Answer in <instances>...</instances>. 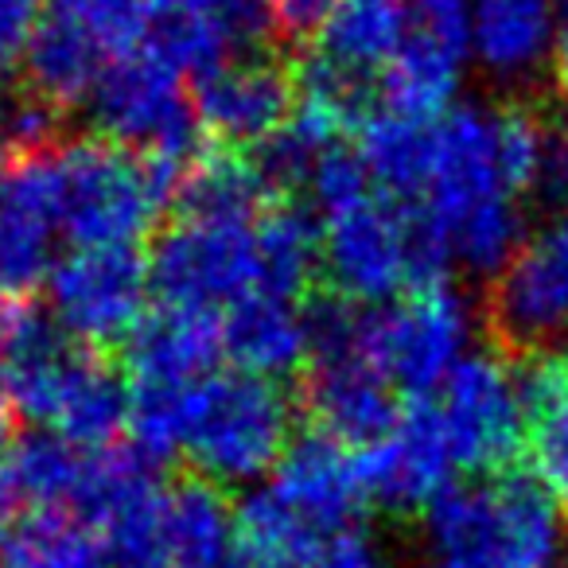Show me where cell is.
Returning a JSON list of instances; mask_svg holds the SVG:
<instances>
[{
    "label": "cell",
    "instance_id": "obj_1",
    "mask_svg": "<svg viewBox=\"0 0 568 568\" xmlns=\"http://www.w3.org/2000/svg\"><path fill=\"white\" fill-rule=\"evenodd\" d=\"M417 203H425L467 268L498 273L521 250L518 195L506 187L490 113L464 105L436 121L433 172Z\"/></svg>",
    "mask_w": 568,
    "mask_h": 568
},
{
    "label": "cell",
    "instance_id": "obj_2",
    "mask_svg": "<svg viewBox=\"0 0 568 568\" xmlns=\"http://www.w3.org/2000/svg\"><path fill=\"white\" fill-rule=\"evenodd\" d=\"M428 534L444 568H557L565 541L560 506L526 467L452 483Z\"/></svg>",
    "mask_w": 568,
    "mask_h": 568
},
{
    "label": "cell",
    "instance_id": "obj_3",
    "mask_svg": "<svg viewBox=\"0 0 568 568\" xmlns=\"http://www.w3.org/2000/svg\"><path fill=\"white\" fill-rule=\"evenodd\" d=\"M51 203L59 230L79 250L141 245L168 211L149 160L98 133L51 152Z\"/></svg>",
    "mask_w": 568,
    "mask_h": 568
},
{
    "label": "cell",
    "instance_id": "obj_4",
    "mask_svg": "<svg viewBox=\"0 0 568 568\" xmlns=\"http://www.w3.org/2000/svg\"><path fill=\"white\" fill-rule=\"evenodd\" d=\"M301 394L293 382L214 374L199 386L187 433L191 471L214 483H245L276 467L296 440Z\"/></svg>",
    "mask_w": 568,
    "mask_h": 568
},
{
    "label": "cell",
    "instance_id": "obj_5",
    "mask_svg": "<svg viewBox=\"0 0 568 568\" xmlns=\"http://www.w3.org/2000/svg\"><path fill=\"white\" fill-rule=\"evenodd\" d=\"M90 105H94L98 136L136 156L191 164V156L206 144L187 79L149 43L105 67Z\"/></svg>",
    "mask_w": 568,
    "mask_h": 568
},
{
    "label": "cell",
    "instance_id": "obj_6",
    "mask_svg": "<svg viewBox=\"0 0 568 568\" xmlns=\"http://www.w3.org/2000/svg\"><path fill=\"white\" fill-rule=\"evenodd\" d=\"M149 281L160 304L226 312L257 288L253 222L172 219L152 237Z\"/></svg>",
    "mask_w": 568,
    "mask_h": 568
},
{
    "label": "cell",
    "instance_id": "obj_7",
    "mask_svg": "<svg viewBox=\"0 0 568 568\" xmlns=\"http://www.w3.org/2000/svg\"><path fill=\"white\" fill-rule=\"evenodd\" d=\"M149 257L141 245L74 250L48 273L51 320L74 343L113 355L149 312Z\"/></svg>",
    "mask_w": 568,
    "mask_h": 568
},
{
    "label": "cell",
    "instance_id": "obj_8",
    "mask_svg": "<svg viewBox=\"0 0 568 568\" xmlns=\"http://www.w3.org/2000/svg\"><path fill=\"white\" fill-rule=\"evenodd\" d=\"M490 351L503 363L537 351H560L568 335V214L521 242L495 273L487 293Z\"/></svg>",
    "mask_w": 568,
    "mask_h": 568
},
{
    "label": "cell",
    "instance_id": "obj_9",
    "mask_svg": "<svg viewBox=\"0 0 568 568\" xmlns=\"http://www.w3.org/2000/svg\"><path fill=\"white\" fill-rule=\"evenodd\" d=\"M467 339V312L448 284L405 293L389 304L366 308V358L409 402L428 397L459 363Z\"/></svg>",
    "mask_w": 568,
    "mask_h": 568
},
{
    "label": "cell",
    "instance_id": "obj_10",
    "mask_svg": "<svg viewBox=\"0 0 568 568\" xmlns=\"http://www.w3.org/2000/svg\"><path fill=\"white\" fill-rule=\"evenodd\" d=\"M436 409L459 471H471V479H479V475H503L521 467L526 417H521L510 371L495 351L459 358L444 378Z\"/></svg>",
    "mask_w": 568,
    "mask_h": 568
},
{
    "label": "cell",
    "instance_id": "obj_11",
    "mask_svg": "<svg viewBox=\"0 0 568 568\" xmlns=\"http://www.w3.org/2000/svg\"><path fill=\"white\" fill-rule=\"evenodd\" d=\"M324 284L355 304L409 293V211L402 199L363 195L324 214Z\"/></svg>",
    "mask_w": 568,
    "mask_h": 568
},
{
    "label": "cell",
    "instance_id": "obj_12",
    "mask_svg": "<svg viewBox=\"0 0 568 568\" xmlns=\"http://www.w3.org/2000/svg\"><path fill=\"white\" fill-rule=\"evenodd\" d=\"M351 471L363 506H382L389 514L428 510L452 487L456 471L433 397H409L386 440L351 452Z\"/></svg>",
    "mask_w": 568,
    "mask_h": 568
},
{
    "label": "cell",
    "instance_id": "obj_13",
    "mask_svg": "<svg viewBox=\"0 0 568 568\" xmlns=\"http://www.w3.org/2000/svg\"><path fill=\"white\" fill-rule=\"evenodd\" d=\"M199 129L226 149H253L273 136L296 110L293 59L242 55L191 82Z\"/></svg>",
    "mask_w": 568,
    "mask_h": 568
},
{
    "label": "cell",
    "instance_id": "obj_14",
    "mask_svg": "<svg viewBox=\"0 0 568 568\" xmlns=\"http://www.w3.org/2000/svg\"><path fill=\"white\" fill-rule=\"evenodd\" d=\"M296 394L312 433L351 452L386 440L405 413V397L389 386V378L371 358L308 366L296 382Z\"/></svg>",
    "mask_w": 568,
    "mask_h": 568
},
{
    "label": "cell",
    "instance_id": "obj_15",
    "mask_svg": "<svg viewBox=\"0 0 568 568\" xmlns=\"http://www.w3.org/2000/svg\"><path fill=\"white\" fill-rule=\"evenodd\" d=\"M55 152V149H51ZM51 152H0V293L32 296L51 273Z\"/></svg>",
    "mask_w": 568,
    "mask_h": 568
},
{
    "label": "cell",
    "instance_id": "obj_16",
    "mask_svg": "<svg viewBox=\"0 0 568 568\" xmlns=\"http://www.w3.org/2000/svg\"><path fill=\"white\" fill-rule=\"evenodd\" d=\"M222 358V320L214 312L156 304L118 347L129 386H199Z\"/></svg>",
    "mask_w": 568,
    "mask_h": 568
},
{
    "label": "cell",
    "instance_id": "obj_17",
    "mask_svg": "<svg viewBox=\"0 0 568 568\" xmlns=\"http://www.w3.org/2000/svg\"><path fill=\"white\" fill-rule=\"evenodd\" d=\"M222 355L242 374L268 382H293L308 366V332L301 304L253 288L222 312Z\"/></svg>",
    "mask_w": 568,
    "mask_h": 568
},
{
    "label": "cell",
    "instance_id": "obj_18",
    "mask_svg": "<svg viewBox=\"0 0 568 568\" xmlns=\"http://www.w3.org/2000/svg\"><path fill=\"white\" fill-rule=\"evenodd\" d=\"M164 534L175 568H250L237 552V506L230 490L191 467L164 483Z\"/></svg>",
    "mask_w": 568,
    "mask_h": 568
},
{
    "label": "cell",
    "instance_id": "obj_19",
    "mask_svg": "<svg viewBox=\"0 0 568 568\" xmlns=\"http://www.w3.org/2000/svg\"><path fill=\"white\" fill-rule=\"evenodd\" d=\"M273 490L293 510L316 521L324 534L351 526L355 510H363L355 471H351V448L312 433V428L288 444L284 459L276 464Z\"/></svg>",
    "mask_w": 568,
    "mask_h": 568
},
{
    "label": "cell",
    "instance_id": "obj_20",
    "mask_svg": "<svg viewBox=\"0 0 568 568\" xmlns=\"http://www.w3.org/2000/svg\"><path fill=\"white\" fill-rule=\"evenodd\" d=\"M257 288L301 304L324 284V226L301 199H276L253 222Z\"/></svg>",
    "mask_w": 568,
    "mask_h": 568
},
{
    "label": "cell",
    "instance_id": "obj_21",
    "mask_svg": "<svg viewBox=\"0 0 568 568\" xmlns=\"http://www.w3.org/2000/svg\"><path fill=\"white\" fill-rule=\"evenodd\" d=\"M110 67V55L98 48V40L71 17V12L48 4L24 55V82L51 102L59 113L79 105L94 94L98 79Z\"/></svg>",
    "mask_w": 568,
    "mask_h": 568
},
{
    "label": "cell",
    "instance_id": "obj_22",
    "mask_svg": "<svg viewBox=\"0 0 568 568\" xmlns=\"http://www.w3.org/2000/svg\"><path fill=\"white\" fill-rule=\"evenodd\" d=\"M268 203H276V195L257 175L250 152L206 141L175 187L172 214L203 222H257Z\"/></svg>",
    "mask_w": 568,
    "mask_h": 568
},
{
    "label": "cell",
    "instance_id": "obj_23",
    "mask_svg": "<svg viewBox=\"0 0 568 568\" xmlns=\"http://www.w3.org/2000/svg\"><path fill=\"white\" fill-rule=\"evenodd\" d=\"M90 456H94L90 448H79L48 428H28L12 440L9 456H4V475H9L20 506L79 514L82 490L90 479Z\"/></svg>",
    "mask_w": 568,
    "mask_h": 568
},
{
    "label": "cell",
    "instance_id": "obj_24",
    "mask_svg": "<svg viewBox=\"0 0 568 568\" xmlns=\"http://www.w3.org/2000/svg\"><path fill=\"white\" fill-rule=\"evenodd\" d=\"M459 63H464V51L420 28H409V40L378 74L382 110L409 121H440L456 94Z\"/></svg>",
    "mask_w": 568,
    "mask_h": 568
},
{
    "label": "cell",
    "instance_id": "obj_25",
    "mask_svg": "<svg viewBox=\"0 0 568 568\" xmlns=\"http://www.w3.org/2000/svg\"><path fill=\"white\" fill-rule=\"evenodd\" d=\"M436 121H409L397 113L374 110L355 133V149L363 156L371 183H378L386 199L417 203L433 172Z\"/></svg>",
    "mask_w": 568,
    "mask_h": 568
},
{
    "label": "cell",
    "instance_id": "obj_26",
    "mask_svg": "<svg viewBox=\"0 0 568 568\" xmlns=\"http://www.w3.org/2000/svg\"><path fill=\"white\" fill-rule=\"evenodd\" d=\"M413 12L402 0H339L335 17L312 51L366 79H378L409 40Z\"/></svg>",
    "mask_w": 568,
    "mask_h": 568
},
{
    "label": "cell",
    "instance_id": "obj_27",
    "mask_svg": "<svg viewBox=\"0 0 568 568\" xmlns=\"http://www.w3.org/2000/svg\"><path fill=\"white\" fill-rule=\"evenodd\" d=\"M327 537L273 487L253 490L237 506V552L250 568H312Z\"/></svg>",
    "mask_w": 568,
    "mask_h": 568
},
{
    "label": "cell",
    "instance_id": "obj_28",
    "mask_svg": "<svg viewBox=\"0 0 568 568\" xmlns=\"http://www.w3.org/2000/svg\"><path fill=\"white\" fill-rule=\"evenodd\" d=\"M552 0H471V40L495 71H521L545 51Z\"/></svg>",
    "mask_w": 568,
    "mask_h": 568
},
{
    "label": "cell",
    "instance_id": "obj_29",
    "mask_svg": "<svg viewBox=\"0 0 568 568\" xmlns=\"http://www.w3.org/2000/svg\"><path fill=\"white\" fill-rule=\"evenodd\" d=\"M0 568H110L102 537L74 514L32 510L4 541Z\"/></svg>",
    "mask_w": 568,
    "mask_h": 568
},
{
    "label": "cell",
    "instance_id": "obj_30",
    "mask_svg": "<svg viewBox=\"0 0 568 568\" xmlns=\"http://www.w3.org/2000/svg\"><path fill=\"white\" fill-rule=\"evenodd\" d=\"M199 386H129V436L144 459L164 464L187 448Z\"/></svg>",
    "mask_w": 568,
    "mask_h": 568
},
{
    "label": "cell",
    "instance_id": "obj_31",
    "mask_svg": "<svg viewBox=\"0 0 568 568\" xmlns=\"http://www.w3.org/2000/svg\"><path fill=\"white\" fill-rule=\"evenodd\" d=\"M152 28H206L234 43L242 55L257 48L261 36H268L265 0H144Z\"/></svg>",
    "mask_w": 568,
    "mask_h": 568
},
{
    "label": "cell",
    "instance_id": "obj_32",
    "mask_svg": "<svg viewBox=\"0 0 568 568\" xmlns=\"http://www.w3.org/2000/svg\"><path fill=\"white\" fill-rule=\"evenodd\" d=\"M55 9L71 12L98 40V48L113 59L133 55L149 43V9L144 0H48Z\"/></svg>",
    "mask_w": 568,
    "mask_h": 568
},
{
    "label": "cell",
    "instance_id": "obj_33",
    "mask_svg": "<svg viewBox=\"0 0 568 568\" xmlns=\"http://www.w3.org/2000/svg\"><path fill=\"white\" fill-rule=\"evenodd\" d=\"M521 467L549 490L552 503L560 506V514H568V402L526 420V456H521Z\"/></svg>",
    "mask_w": 568,
    "mask_h": 568
},
{
    "label": "cell",
    "instance_id": "obj_34",
    "mask_svg": "<svg viewBox=\"0 0 568 568\" xmlns=\"http://www.w3.org/2000/svg\"><path fill=\"white\" fill-rule=\"evenodd\" d=\"M268 40H276L288 59L308 55L324 36L327 20L335 17L339 0H265Z\"/></svg>",
    "mask_w": 568,
    "mask_h": 568
},
{
    "label": "cell",
    "instance_id": "obj_35",
    "mask_svg": "<svg viewBox=\"0 0 568 568\" xmlns=\"http://www.w3.org/2000/svg\"><path fill=\"white\" fill-rule=\"evenodd\" d=\"M43 9V0H0V79H9L12 67L24 63Z\"/></svg>",
    "mask_w": 568,
    "mask_h": 568
},
{
    "label": "cell",
    "instance_id": "obj_36",
    "mask_svg": "<svg viewBox=\"0 0 568 568\" xmlns=\"http://www.w3.org/2000/svg\"><path fill=\"white\" fill-rule=\"evenodd\" d=\"M312 568H382V557L366 529L343 526L324 541V549L312 560Z\"/></svg>",
    "mask_w": 568,
    "mask_h": 568
},
{
    "label": "cell",
    "instance_id": "obj_37",
    "mask_svg": "<svg viewBox=\"0 0 568 568\" xmlns=\"http://www.w3.org/2000/svg\"><path fill=\"white\" fill-rule=\"evenodd\" d=\"M17 510H20V498L12 490L9 475H4V464H0V541H9V534L17 529Z\"/></svg>",
    "mask_w": 568,
    "mask_h": 568
},
{
    "label": "cell",
    "instance_id": "obj_38",
    "mask_svg": "<svg viewBox=\"0 0 568 568\" xmlns=\"http://www.w3.org/2000/svg\"><path fill=\"white\" fill-rule=\"evenodd\" d=\"M12 440H17V413L9 409V397H4V374H0V464L9 456Z\"/></svg>",
    "mask_w": 568,
    "mask_h": 568
},
{
    "label": "cell",
    "instance_id": "obj_39",
    "mask_svg": "<svg viewBox=\"0 0 568 568\" xmlns=\"http://www.w3.org/2000/svg\"><path fill=\"white\" fill-rule=\"evenodd\" d=\"M557 87H560V94L568 98V32H565V40H560V48H557Z\"/></svg>",
    "mask_w": 568,
    "mask_h": 568
}]
</instances>
